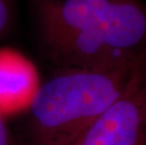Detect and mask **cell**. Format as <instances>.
Returning a JSON list of instances; mask_svg holds the SVG:
<instances>
[{"instance_id":"6da1fadb","label":"cell","mask_w":146,"mask_h":145,"mask_svg":"<svg viewBox=\"0 0 146 145\" xmlns=\"http://www.w3.org/2000/svg\"><path fill=\"white\" fill-rule=\"evenodd\" d=\"M39 42L58 68L107 71L146 51V1L32 0Z\"/></svg>"},{"instance_id":"7a4b0ae2","label":"cell","mask_w":146,"mask_h":145,"mask_svg":"<svg viewBox=\"0 0 146 145\" xmlns=\"http://www.w3.org/2000/svg\"><path fill=\"white\" fill-rule=\"evenodd\" d=\"M142 55L112 70L60 68L29 101L27 145H70L123 93Z\"/></svg>"},{"instance_id":"3957f363","label":"cell","mask_w":146,"mask_h":145,"mask_svg":"<svg viewBox=\"0 0 146 145\" xmlns=\"http://www.w3.org/2000/svg\"><path fill=\"white\" fill-rule=\"evenodd\" d=\"M146 51L123 92L70 145H146Z\"/></svg>"},{"instance_id":"277c9868","label":"cell","mask_w":146,"mask_h":145,"mask_svg":"<svg viewBox=\"0 0 146 145\" xmlns=\"http://www.w3.org/2000/svg\"><path fill=\"white\" fill-rule=\"evenodd\" d=\"M39 85L37 71L27 58L0 48V109L19 107L31 99Z\"/></svg>"},{"instance_id":"5b68a950","label":"cell","mask_w":146,"mask_h":145,"mask_svg":"<svg viewBox=\"0 0 146 145\" xmlns=\"http://www.w3.org/2000/svg\"><path fill=\"white\" fill-rule=\"evenodd\" d=\"M20 0H0V39L13 26Z\"/></svg>"},{"instance_id":"8992f818","label":"cell","mask_w":146,"mask_h":145,"mask_svg":"<svg viewBox=\"0 0 146 145\" xmlns=\"http://www.w3.org/2000/svg\"><path fill=\"white\" fill-rule=\"evenodd\" d=\"M0 145H18L10 127L0 113Z\"/></svg>"},{"instance_id":"52a82bcc","label":"cell","mask_w":146,"mask_h":145,"mask_svg":"<svg viewBox=\"0 0 146 145\" xmlns=\"http://www.w3.org/2000/svg\"><path fill=\"white\" fill-rule=\"evenodd\" d=\"M145 102H146V76H145Z\"/></svg>"},{"instance_id":"ba28073f","label":"cell","mask_w":146,"mask_h":145,"mask_svg":"<svg viewBox=\"0 0 146 145\" xmlns=\"http://www.w3.org/2000/svg\"><path fill=\"white\" fill-rule=\"evenodd\" d=\"M143 1H146V0H143Z\"/></svg>"}]
</instances>
